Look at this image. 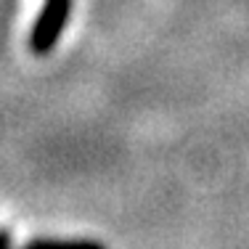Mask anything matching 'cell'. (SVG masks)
Returning <instances> with one entry per match:
<instances>
[{
  "label": "cell",
  "instance_id": "1",
  "mask_svg": "<svg viewBox=\"0 0 249 249\" xmlns=\"http://www.w3.org/2000/svg\"><path fill=\"white\" fill-rule=\"evenodd\" d=\"M74 0H45L43 8L37 14L32 32H29V51L35 56H48L58 45L64 29L69 24V14H72Z\"/></svg>",
  "mask_w": 249,
  "mask_h": 249
},
{
  "label": "cell",
  "instance_id": "2",
  "mask_svg": "<svg viewBox=\"0 0 249 249\" xmlns=\"http://www.w3.org/2000/svg\"><path fill=\"white\" fill-rule=\"evenodd\" d=\"M21 249H106L101 241L88 239H32Z\"/></svg>",
  "mask_w": 249,
  "mask_h": 249
},
{
  "label": "cell",
  "instance_id": "3",
  "mask_svg": "<svg viewBox=\"0 0 249 249\" xmlns=\"http://www.w3.org/2000/svg\"><path fill=\"white\" fill-rule=\"evenodd\" d=\"M0 249H14V233L8 228H0Z\"/></svg>",
  "mask_w": 249,
  "mask_h": 249
}]
</instances>
